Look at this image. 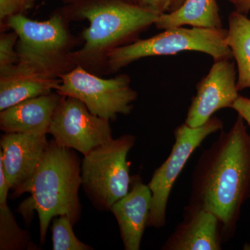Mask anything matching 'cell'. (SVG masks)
<instances>
[{
    "label": "cell",
    "instance_id": "e0dca14e",
    "mask_svg": "<svg viewBox=\"0 0 250 250\" xmlns=\"http://www.w3.org/2000/svg\"><path fill=\"white\" fill-rule=\"evenodd\" d=\"M227 42L238 67L237 88H250V19L235 11L229 16Z\"/></svg>",
    "mask_w": 250,
    "mask_h": 250
},
{
    "label": "cell",
    "instance_id": "d4e9b609",
    "mask_svg": "<svg viewBox=\"0 0 250 250\" xmlns=\"http://www.w3.org/2000/svg\"><path fill=\"white\" fill-rule=\"evenodd\" d=\"M185 0H172V7H171L170 12L174 11L177 9H178L179 6H181L184 2Z\"/></svg>",
    "mask_w": 250,
    "mask_h": 250
},
{
    "label": "cell",
    "instance_id": "30bf717a",
    "mask_svg": "<svg viewBox=\"0 0 250 250\" xmlns=\"http://www.w3.org/2000/svg\"><path fill=\"white\" fill-rule=\"evenodd\" d=\"M236 70L231 58L214 61L209 72L197 85L185 123L199 127L209 121L215 112L231 108L238 97Z\"/></svg>",
    "mask_w": 250,
    "mask_h": 250
},
{
    "label": "cell",
    "instance_id": "8992f818",
    "mask_svg": "<svg viewBox=\"0 0 250 250\" xmlns=\"http://www.w3.org/2000/svg\"><path fill=\"white\" fill-rule=\"evenodd\" d=\"M136 138L123 135L101 145L84 156L82 163V186L97 209L111 207L129 191L131 178L128 153Z\"/></svg>",
    "mask_w": 250,
    "mask_h": 250
},
{
    "label": "cell",
    "instance_id": "7a4b0ae2",
    "mask_svg": "<svg viewBox=\"0 0 250 250\" xmlns=\"http://www.w3.org/2000/svg\"><path fill=\"white\" fill-rule=\"evenodd\" d=\"M74 149L49 141L34 174L26 183L12 192V197L28 192L30 196L18 208L24 221H30L37 212L40 223V241H45L51 220L67 215L72 225L82 213L79 189L82 186V165Z\"/></svg>",
    "mask_w": 250,
    "mask_h": 250
},
{
    "label": "cell",
    "instance_id": "484cf974",
    "mask_svg": "<svg viewBox=\"0 0 250 250\" xmlns=\"http://www.w3.org/2000/svg\"><path fill=\"white\" fill-rule=\"evenodd\" d=\"M69 1H72V2H79L81 0H69ZM125 1H130V2L136 3L137 0H125Z\"/></svg>",
    "mask_w": 250,
    "mask_h": 250
},
{
    "label": "cell",
    "instance_id": "8fae6325",
    "mask_svg": "<svg viewBox=\"0 0 250 250\" xmlns=\"http://www.w3.org/2000/svg\"><path fill=\"white\" fill-rule=\"evenodd\" d=\"M47 134L5 133L1 136L0 164L12 192L34 174L48 146Z\"/></svg>",
    "mask_w": 250,
    "mask_h": 250
},
{
    "label": "cell",
    "instance_id": "44dd1931",
    "mask_svg": "<svg viewBox=\"0 0 250 250\" xmlns=\"http://www.w3.org/2000/svg\"><path fill=\"white\" fill-rule=\"evenodd\" d=\"M35 0H0L1 26L8 18L23 14L32 7Z\"/></svg>",
    "mask_w": 250,
    "mask_h": 250
},
{
    "label": "cell",
    "instance_id": "603a6c76",
    "mask_svg": "<svg viewBox=\"0 0 250 250\" xmlns=\"http://www.w3.org/2000/svg\"><path fill=\"white\" fill-rule=\"evenodd\" d=\"M231 108L235 110L238 116H241L250 126V98L240 95Z\"/></svg>",
    "mask_w": 250,
    "mask_h": 250
},
{
    "label": "cell",
    "instance_id": "7c38bea8",
    "mask_svg": "<svg viewBox=\"0 0 250 250\" xmlns=\"http://www.w3.org/2000/svg\"><path fill=\"white\" fill-rule=\"evenodd\" d=\"M128 193L111 207L116 217L125 249L139 250L147 227L152 205V193L139 176L131 178Z\"/></svg>",
    "mask_w": 250,
    "mask_h": 250
},
{
    "label": "cell",
    "instance_id": "6da1fadb",
    "mask_svg": "<svg viewBox=\"0 0 250 250\" xmlns=\"http://www.w3.org/2000/svg\"><path fill=\"white\" fill-rule=\"evenodd\" d=\"M192 181L188 206L215 215L223 241H228L236 230L242 206L250 198V135L241 116L202 153Z\"/></svg>",
    "mask_w": 250,
    "mask_h": 250
},
{
    "label": "cell",
    "instance_id": "ac0fdd59",
    "mask_svg": "<svg viewBox=\"0 0 250 250\" xmlns=\"http://www.w3.org/2000/svg\"><path fill=\"white\" fill-rule=\"evenodd\" d=\"M10 190L0 164V250H38L29 233L20 228L7 205Z\"/></svg>",
    "mask_w": 250,
    "mask_h": 250
},
{
    "label": "cell",
    "instance_id": "ba28073f",
    "mask_svg": "<svg viewBox=\"0 0 250 250\" xmlns=\"http://www.w3.org/2000/svg\"><path fill=\"white\" fill-rule=\"evenodd\" d=\"M223 128V122L216 117H212L199 127H190L184 123L176 128L175 142L170 155L156 169L148 184L152 193V205L147 227L161 228L165 226L169 196L184 166L206 138Z\"/></svg>",
    "mask_w": 250,
    "mask_h": 250
},
{
    "label": "cell",
    "instance_id": "52a82bcc",
    "mask_svg": "<svg viewBox=\"0 0 250 250\" xmlns=\"http://www.w3.org/2000/svg\"><path fill=\"white\" fill-rule=\"evenodd\" d=\"M59 78L57 93L80 100L90 113L108 121L116 120L118 114H129L137 99L126 75L103 79L76 65Z\"/></svg>",
    "mask_w": 250,
    "mask_h": 250
},
{
    "label": "cell",
    "instance_id": "d6986e66",
    "mask_svg": "<svg viewBox=\"0 0 250 250\" xmlns=\"http://www.w3.org/2000/svg\"><path fill=\"white\" fill-rule=\"evenodd\" d=\"M71 220L67 215L54 218L52 227L54 250H91L93 248L80 241L72 229Z\"/></svg>",
    "mask_w": 250,
    "mask_h": 250
},
{
    "label": "cell",
    "instance_id": "7402d4cb",
    "mask_svg": "<svg viewBox=\"0 0 250 250\" xmlns=\"http://www.w3.org/2000/svg\"><path fill=\"white\" fill-rule=\"evenodd\" d=\"M136 4L148 11L162 14L170 12L172 0H137Z\"/></svg>",
    "mask_w": 250,
    "mask_h": 250
},
{
    "label": "cell",
    "instance_id": "ffe728a7",
    "mask_svg": "<svg viewBox=\"0 0 250 250\" xmlns=\"http://www.w3.org/2000/svg\"><path fill=\"white\" fill-rule=\"evenodd\" d=\"M18 40L17 33L14 31L0 36V76L11 71L19 62L17 51L14 49Z\"/></svg>",
    "mask_w": 250,
    "mask_h": 250
},
{
    "label": "cell",
    "instance_id": "5b68a950",
    "mask_svg": "<svg viewBox=\"0 0 250 250\" xmlns=\"http://www.w3.org/2000/svg\"><path fill=\"white\" fill-rule=\"evenodd\" d=\"M227 38L228 29L223 28H170L149 39L136 40L113 49L108 54L106 68L110 72H116L140 59L187 51L208 54L214 61L232 58Z\"/></svg>",
    "mask_w": 250,
    "mask_h": 250
},
{
    "label": "cell",
    "instance_id": "4fadbf2b",
    "mask_svg": "<svg viewBox=\"0 0 250 250\" xmlns=\"http://www.w3.org/2000/svg\"><path fill=\"white\" fill-rule=\"evenodd\" d=\"M184 219L166 242L165 250H219L223 243L218 218L209 210L188 206Z\"/></svg>",
    "mask_w": 250,
    "mask_h": 250
},
{
    "label": "cell",
    "instance_id": "9c48e42d",
    "mask_svg": "<svg viewBox=\"0 0 250 250\" xmlns=\"http://www.w3.org/2000/svg\"><path fill=\"white\" fill-rule=\"evenodd\" d=\"M48 134L60 146L83 156L113 139L109 121L93 115L84 104L72 97L62 96Z\"/></svg>",
    "mask_w": 250,
    "mask_h": 250
},
{
    "label": "cell",
    "instance_id": "9a60e30c",
    "mask_svg": "<svg viewBox=\"0 0 250 250\" xmlns=\"http://www.w3.org/2000/svg\"><path fill=\"white\" fill-rule=\"evenodd\" d=\"M60 83V78L46 76L18 63L11 71L0 76V111L51 93Z\"/></svg>",
    "mask_w": 250,
    "mask_h": 250
},
{
    "label": "cell",
    "instance_id": "2e32d148",
    "mask_svg": "<svg viewBox=\"0 0 250 250\" xmlns=\"http://www.w3.org/2000/svg\"><path fill=\"white\" fill-rule=\"evenodd\" d=\"M159 29L190 25L192 27L221 29V17L216 0H185L172 12L161 14L155 22Z\"/></svg>",
    "mask_w": 250,
    "mask_h": 250
},
{
    "label": "cell",
    "instance_id": "277c9868",
    "mask_svg": "<svg viewBox=\"0 0 250 250\" xmlns=\"http://www.w3.org/2000/svg\"><path fill=\"white\" fill-rule=\"evenodd\" d=\"M2 26L17 33L19 65L52 78H59L75 67L70 57L75 39L62 15L37 21L20 14L8 18Z\"/></svg>",
    "mask_w": 250,
    "mask_h": 250
},
{
    "label": "cell",
    "instance_id": "5bb4252c",
    "mask_svg": "<svg viewBox=\"0 0 250 250\" xmlns=\"http://www.w3.org/2000/svg\"><path fill=\"white\" fill-rule=\"evenodd\" d=\"M62 98L57 92L29 99L0 113V128L5 133L48 134L54 112Z\"/></svg>",
    "mask_w": 250,
    "mask_h": 250
},
{
    "label": "cell",
    "instance_id": "3957f363",
    "mask_svg": "<svg viewBox=\"0 0 250 250\" xmlns=\"http://www.w3.org/2000/svg\"><path fill=\"white\" fill-rule=\"evenodd\" d=\"M73 14L89 26L82 33L84 44L70 54L74 65L94 73L106 67L108 54L136 39L155 24L161 14L125 0H93L79 2Z\"/></svg>",
    "mask_w": 250,
    "mask_h": 250
},
{
    "label": "cell",
    "instance_id": "cb8c5ba5",
    "mask_svg": "<svg viewBox=\"0 0 250 250\" xmlns=\"http://www.w3.org/2000/svg\"><path fill=\"white\" fill-rule=\"evenodd\" d=\"M233 5L236 11L248 15L250 11V0H228Z\"/></svg>",
    "mask_w": 250,
    "mask_h": 250
}]
</instances>
